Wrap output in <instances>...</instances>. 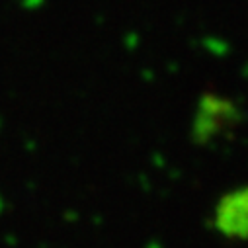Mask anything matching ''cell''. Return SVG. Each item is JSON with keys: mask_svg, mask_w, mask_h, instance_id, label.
<instances>
[{"mask_svg": "<svg viewBox=\"0 0 248 248\" xmlns=\"http://www.w3.org/2000/svg\"><path fill=\"white\" fill-rule=\"evenodd\" d=\"M217 227L231 236H248V188L221 200L217 207Z\"/></svg>", "mask_w": 248, "mask_h": 248, "instance_id": "1", "label": "cell"}]
</instances>
